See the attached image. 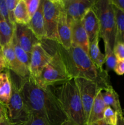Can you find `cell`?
Here are the masks:
<instances>
[{"label":"cell","instance_id":"6da1fadb","mask_svg":"<svg viewBox=\"0 0 124 125\" xmlns=\"http://www.w3.org/2000/svg\"><path fill=\"white\" fill-rule=\"evenodd\" d=\"M22 96L30 114L46 119L51 125H61L68 118L50 87L39 86L30 76L20 77Z\"/></svg>","mask_w":124,"mask_h":125},{"label":"cell","instance_id":"7a4b0ae2","mask_svg":"<svg viewBox=\"0 0 124 125\" xmlns=\"http://www.w3.org/2000/svg\"><path fill=\"white\" fill-rule=\"evenodd\" d=\"M55 48L63 61L67 72L72 79L83 78L96 83L103 91L111 86L108 72L96 67L88 54L79 46L64 49L54 42Z\"/></svg>","mask_w":124,"mask_h":125},{"label":"cell","instance_id":"3957f363","mask_svg":"<svg viewBox=\"0 0 124 125\" xmlns=\"http://www.w3.org/2000/svg\"><path fill=\"white\" fill-rule=\"evenodd\" d=\"M55 95L68 120L77 125H86L79 89L74 79L60 85Z\"/></svg>","mask_w":124,"mask_h":125},{"label":"cell","instance_id":"277c9868","mask_svg":"<svg viewBox=\"0 0 124 125\" xmlns=\"http://www.w3.org/2000/svg\"><path fill=\"white\" fill-rule=\"evenodd\" d=\"M99 20V37L113 50L116 39L115 13L111 0H97L93 6Z\"/></svg>","mask_w":124,"mask_h":125},{"label":"cell","instance_id":"5b68a950","mask_svg":"<svg viewBox=\"0 0 124 125\" xmlns=\"http://www.w3.org/2000/svg\"><path fill=\"white\" fill-rule=\"evenodd\" d=\"M54 47L55 52L52 59L43 68L38 77L34 79L39 86L44 89L52 86H60L73 79L67 72L55 45Z\"/></svg>","mask_w":124,"mask_h":125},{"label":"cell","instance_id":"8992f818","mask_svg":"<svg viewBox=\"0 0 124 125\" xmlns=\"http://www.w3.org/2000/svg\"><path fill=\"white\" fill-rule=\"evenodd\" d=\"M9 71L12 94L7 104V114L13 125H25L30 118L31 114L25 103L20 88V77Z\"/></svg>","mask_w":124,"mask_h":125},{"label":"cell","instance_id":"52a82bcc","mask_svg":"<svg viewBox=\"0 0 124 125\" xmlns=\"http://www.w3.org/2000/svg\"><path fill=\"white\" fill-rule=\"evenodd\" d=\"M55 52L53 41L44 39L33 48L29 66L30 76L34 79L38 77L43 68L50 62Z\"/></svg>","mask_w":124,"mask_h":125},{"label":"cell","instance_id":"ba28073f","mask_svg":"<svg viewBox=\"0 0 124 125\" xmlns=\"http://www.w3.org/2000/svg\"><path fill=\"white\" fill-rule=\"evenodd\" d=\"M62 7V0H44L45 38L57 43L58 42L57 27Z\"/></svg>","mask_w":124,"mask_h":125},{"label":"cell","instance_id":"9c48e42d","mask_svg":"<svg viewBox=\"0 0 124 125\" xmlns=\"http://www.w3.org/2000/svg\"><path fill=\"white\" fill-rule=\"evenodd\" d=\"M74 79L79 89L87 125L95 98L98 90L101 89L98 87L96 83L88 79L83 78H75Z\"/></svg>","mask_w":124,"mask_h":125},{"label":"cell","instance_id":"30bf717a","mask_svg":"<svg viewBox=\"0 0 124 125\" xmlns=\"http://www.w3.org/2000/svg\"><path fill=\"white\" fill-rule=\"evenodd\" d=\"M97 0H62L68 19L81 20L86 12L92 8Z\"/></svg>","mask_w":124,"mask_h":125},{"label":"cell","instance_id":"8fae6325","mask_svg":"<svg viewBox=\"0 0 124 125\" xmlns=\"http://www.w3.org/2000/svg\"><path fill=\"white\" fill-rule=\"evenodd\" d=\"M2 52L6 69L21 78L30 76L29 68L23 64L16 56L12 41L2 47Z\"/></svg>","mask_w":124,"mask_h":125},{"label":"cell","instance_id":"7c38bea8","mask_svg":"<svg viewBox=\"0 0 124 125\" xmlns=\"http://www.w3.org/2000/svg\"><path fill=\"white\" fill-rule=\"evenodd\" d=\"M14 33L19 45L26 52L30 54L34 46L41 42L27 25L15 24Z\"/></svg>","mask_w":124,"mask_h":125},{"label":"cell","instance_id":"4fadbf2b","mask_svg":"<svg viewBox=\"0 0 124 125\" xmlns=\"http://www.w3.org/2000/svg\"><path fill=\"white\" fill-rule=\"evenodd\" d=\"M68 20L70 23L71 31L72 46H79L88 54L89 41L81 20L73 21L69 19Z\"/></svg>","mask_w":124,"mask_h":125},{"label":"cell","instance_id":"5bb4252c","mask_svg":"<svg viewBox=\"0 0 124 125\" xmlns=\"http://www.w3.org/2000/svg\"><path fill=\"white\" fill-rule=\"evenodd\" d=\"M57 31H58V43L64 49L68 50L72 46L71 26L68 20V16L63 8V2L60 13Z\"/></svg>","mask_w":124,"mask_h":125},{"label":"cell","instance_id":"9a60e30c","mask_svg":"<svg viewBox=\"0 0 124 125\" xmlns=\"http://www.w3.org/2000/svg\"><path fill=\"white\" fill-rule=\"evenodd\" d=\"M81 23L87 33L89 43L93 41L97 36H99V20L93 7L90 9L84 15Z\"/></svg>","mask_w":124,"mask_h":125},{"label":"cell","instance_id":"2e32d148","mask_svg":"<svg viewBox=\"0 0 124 125\" xmlns=\"http://www.w3.org/2000/svg\"><path fill=\"white\" fill-rule=\"evenodd\" d=\"M43 2L44 0H41V2L37 11L32 17L30 22L27 24L29 28L32 31L34 34L40 41L46 39L43 15Z\"/></svg>","mask_w":124,"mask_h":125},{"label":"cell","instance_id":"e0dca14e","mask_svg":"<svg viewBox=\"0 0 124 125\" xmlns=\"http://www.w3.org/2000/svg\"><path fill=\"white\" fill-rule=\"evenodd\" d=\"M102 91V89H100L95 98L87 123L88 125H90L95 122L103 120V113L106 108V105L103 101Z\"/></svg>","mask_w":124,"mask_h":125},{"label":"cell","instance_id":"ac0fdd59","mask_svg":"<svg viewBox=\"0 0 124 125\" xmlns=\"http://www.w3.org/2000/svg\"><path fill=\"white\" fill-rule=\"evenodd\" d=\"M0 73V101L6 105L9 102L12 94V83L9 71Z\"/></svg>","mask_w":124,"mask_h":125},{"label":"cell","instance_id":"d6986e66","mask_svg":"<svg viewBox=\"0 0 124 125\" xmlns=\"http://www.w3.org/2000/svg\"><path fill=\"white\" fill-rule=\"evenodd\" d=\"M102 96L106 107H111L118 114L123 115L119 96L112 85L104 90V92L102 91Z\"/></svg>","mask_w":124,"mask_h":125},{"label":"cell","instance_id":"ffe728a7","mask_svg":"<svg viewBox=\"0 0 124 125\" xmlns=\"http://www.w3.org/2000/svg\"><path fill=\"white\" fill-rule=\"evenodd\" d=\"M99 39V36H97L93 41L89 43L88 55L97 68L103 69V65L105 63V54H103L100 50L98 46Z\"/></svg>","mask_w":124,"mask_h":125},{"label":"cell","instance_id":"44dd1931","mask_svg":"<svg viewBox=\"0 0 124 125\" xmlns=\"http://www.w3.org/2000/svg\"><path fill=\"white\" fill-rule=\"evenodd\" d=\"M16 24L27 25L30 21V18L27 10L25 0H19L14 12Z\"/></svg>","mask_w":124,"mask_h":125},{"label":"cell","instance_id":"7402d4cb","mask_svg":"<svg viewBox=\"0 0 124 125\" xmlns=\"http://www.w3.org/2000/svg\"><path fill=\"white\" fill-rule=\"evenodd\" d=\"M14 28L6 21L0 20V44L3 47L12 40Z\"/></svg>","mask_w":124,"mask_h":125},{"label":"cell","instance_id":"603a6c76","mask_svg":"<svg viewBox=\"0 0 124 125\" xmlns=\"http://www.w3.org/2000/svg\"><path fill=\"white\" fill-rule=\"evenodd\" d=\"M116 21V39L115 43H124V12L113 5Z\"/></svg>","mask_w":124,"mask_h":125},{"label":"cell","instance_id":"cb8c5ba5","mask_svg":"<svg viewBox=\"0 0 124 125\" xmlns=\"http://www.w3.org/2000/svg\"><path fill=\"white\" fill-rule=\"evenodd\" d=\"M12 44H13V50L15 53L18 59L23 64L26 66L28 68H29L30 63V59H31V54L26 52L21 48V46L18 43L17 39L16 38L15 34L13 33V36L12 38Z\"/></svg>","mask_w":124,"mask_h":125},{"label":"cell","instance_id":"d4e9b609","mask_svg":"<svg viewBox=\"0 0 124 125\" xmlns=\"http://www.w3.org/2000/svg\"><path fill=\"white\" fill-rule=\"evenodd\" d=\"M105 45V63L106 65V71L107 72L114 70L117 63V58L115 57L114 51L107 43Z\"/></svg>","mask_w":124,"mask_h":125},{"label":"cell","instance_id":"484cf974","mask_svg":"<svg viewBox=\"0 0 124 125\" xmlns=\"http://www.w3.org/2000/svg\"><path fill=\"white\" fill-rule=\"evenodd\" d=\"M118 114L110 107H106L103 113V120L108 125H116Z\"/></svg>","mask_w":124,"mask_h":125},{"label":"cell","instance_id":"4316f807","mask_svg":"<svg viewBox=\"0 0 124 125\" xmlns=\"http://www.w3.org/2000/svg\"><path fill=\"white\" fill-rule=\"evenodd\" d=\"M27 10L30 19L37 11L40 6L41 0H25Z\"/></svg>","mask_w":124,"mask_h":125},{"label":"cell","instance_id":"83f0119b","mask_svg":"<svg viewBox=\"0 0 124 125\" xmlns=\"http://www.w3.org/2000/svg\"><path fill=\"white\" fill-rule=\"evenodd\" d=\"M18 1L19 0H6V3L7 5L10 20L11 23L13 26H15L16 24L14 17V12Z\"/></svg>","mask_w":124,"mask_h":125},{"label":"cell","instance_id":"f1b7e54d","mask_svg":"<svg viewBox=\"0 0 124 125\" xmlns=\"http://www.w3.org/2000/svg\"><path fill=\"white\" fill-rule=\"evenodd\" d=\"M0 20H4L13 28L15 27L12 25L10 20L6 0H0Z\"/></svg>","mask_w":124,"mask_h":125},{"label":"cell","instance_id":"f546056e","mask_svg":"<svg viewBox=\"0 0 124 125\" xmlns=\"http://www.w3.org/2000/svg\"><path fill=\"white\" fill-rule=\"evenodd\" d=\"M25 125H51L44 118L31 114L30 118Z\"/></svg>","mask_w":124,"mask_h":125},{"label":"cell","instance_id":"4dcf8cb0","mask_svg":"<svg viewBox=\"0 0 124 125\" xmlns=\"http://www.w3.org/2000/svg\"><path fill=\"white\" fill-rule=\"evenodd\" d=\"M113 51L117 60H124V43L118 42L115 43Z\"/></svg>","mask_w":124,"mask_h":125},{"label":"cell","instance_id":"1f68e13d","mask_svg":"<svg viewBox=\"0 0 124 125\" xmlns=\"http://www.w3.org/2000/svg\"><path fill=\"white\" fill-rule=\"evenodd\" d=\"M114 72L117 75L124 74V60H117L114 69Z\"/></svg>","mask_w":124,"mask_h":125},{"label":"cell","instance_id":"d6a6232c","mask_svg":"<svg viewBox=\"0 0 124 125\" xmlns=\"http://www.w3.org/2000/svg\"><path fill=\"white\" fill-rule=\"evenodd\" d=\"M111 2L114 6L124 12V0H111Z\"/></svg>","mask_w":124,"mask_h":125},{"label":"cell","instance_id":"836d02e7","mask_svg":"<svg viewBox=\"0 0 124 125\" xmlns=\"http://www.w3.org/2000/svg\"><path fill=\"white\" fill-rule=\"evenodd\" d=\"M6 114H7V106L0 101V122Z\"/></svg>","mask_w":124,"mask_h":125},{"label":"cell","instance_id":"e575fe53","mask_svg":"<svg viewBox=\"0 0 124 125\" xmlns=\"http://www.w3.org/2000/svg\"><path fill=\"white\" fill-rule=\"evenodd\" d=\"M0 125H13L11 123L9 118L8 117V114H6L2 118V120L0 122Z\"/></svg>","mask_w":124,"mask_h":125},{"label":"cell","instance_id":"d590c367","mask_svg":"<svg viewBox=\"0 0 124 125\" xmlns=\"http://www.w3.org/2000/svg\"><path fill=\"white\" fill-rule=\"evenodd\" d=\"M116 125H124V117L123 115H117V122Z\"/></svg>","mask_w":124,"mask_h":125},{"label":"cell","instance_id":"8d00e7d4","mask_svg":"<svg viewBox=\"0 0 124 125\" xmlns=\"http://www.w3.org/2000/svg\"><path fill=\"white\" fill-rule=\"evenodd\" d=\"M6 69V65H5L4 61V59H0V73L3 72V71Z\"/></svg>","mask_w":124,"mask_h":125},{"label":"cell","instance_id":"74e56055","mask_svg":"<svg viewBox=\"0 0 124 125\" xmlns=\"http://www.w3.org/2000/svg\"><path fill=\"white\" fill-rule=\"evenodd\" d=\"M61 125H77L76 123H75L74 122H73L72 121L70 120H66V121H64L63 123Z\"/></svg>","mask_w":124,"mask_h":125},{"label":"cell","instance_id":"f35d334b","mask_svg":"<svg viewBox=\"0 0 124 125\" xmlns=\"http://www.w3.org/2000/svg\"><path fill=\"white\" fill-rule=\"evenodd\" d=\"M90 125H108L106 124V123L104 122V121H103V120H102L98 121V122H95V123H92V124Z\"/></svg>","mask_w":124,"mask_h":125},{"label":"cell","instance_id":"ab89813d","mask_svg":"<svg viewBox=\"0 0 124 125\" xmlns=\"http://www.w3.org/2000/svg\"><path fill=\"white\" fill-rule=\"evenodd\" d=\"M3 59V55H2V52L0 51V59Z\"/></svg>","mask_w":124,"mask_h":125},{"label":"cell","instance_id":"60d3db41","mask_svg":"<svg viewBox=\"0 0 124 125\" xmlns=\"http://www.w3.org/2000/svg\"><path fill=\"white\" fill-rule=\"evenodd\" d=\"M2 45L0 44V51H1V52H2Z\"/></svg>","mask_w":124,"mask_h":125},{"label":"cell","instance_id":"b9f144b4","mask_svg":"<svg viewBox=\"0 0 124 125\" xmlns=\"http://www.w3.org/2000/svg\"></svg>","mask_w":124,"mask_h":125}]
</instances>
